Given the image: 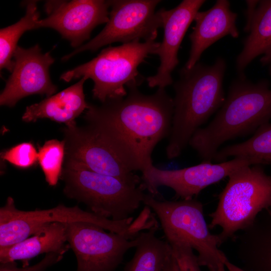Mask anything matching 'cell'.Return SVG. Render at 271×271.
<instances>
[{
    "instance_id": "1",
    "label": "cell",
    "mask_w": 271,
    "mask_h": 271,
    "mask_svg": "<svg viewBox=\"0 0 271 271\" xmlns=\"http://www.w3.org/2000/svg\"><path fill=\"white\" fill-rule=\"evenodd\" d=\"M271 119V88L269 81L256 82L245 74L231 82L225 101L212 120L198 129L189 145L202 162L213 161L220 146L227 141L245 137Z\"/></svg>"
},
{
    "instance_id": "2",
    "label": "cell",
    "mask_w": 271,
    "mask_h": 271,
    "mask_svg": "<svg viewBox=\"0 0 271 271\" xmlns=\"http://www.w3.org/2000/svg\"><path fill=\"white\" fill-rule=\"evenodd\" d=\"M127 88L123 98L100 106L89 104L85 116L105 122L120 133L138 150L144 172L153 165L151 156L156 146L170 134L174 101L165 89L146 95L136 86Z\"/></svg>"
},
{
    "instance_id": "3",
    "label": "cell",
    "mask_w": 271,
    "mask_h": 271,
    "mask_svg": "<svg viewBox=\"0 0 271 271\" xmlns=\"http://www.w3.org/2000/svg\"><path fill=\"white\" fill-rule=\"evenodd\" d=\"M226 66L225 60L219 57L212 65L198 62L190 69L183 67L180 70L179 78L174 84V112L166 147L168 158L180 155L194 133L223 105Z\"/></svg>"
},
{
    "instance_id": "4",
    "label": "cell",
    "mask_w": 271,
    "mask_h": 271,
    "mask_svg": "<svg viewBox=\"0 0 271 271\" xmlns=\"http://www.w3.org/2000/svg\"><path fill=\"white\" fill-rule=\"evenodd\" d=\"M87 120V127L78 128L74 123L65 130L69 159L99 174L140 178L133 172H142L144 165L136 148L109 124L94 118Z\"/></svg>"
},
{
    "instance_id": "5",
    "label": "cell",
    "mask_w": 271,
    "mask_h": 271,
    "mask_svg": "<svg viewBox=\"0 0 271 271\" xmlns=\"http://www.w3.org/2000/svg\"><path fill=\"white\" fill-rule=\"evenodd\" d=\"M143 203L158 216L166 240L182 243L195 250L201 266H205L208 271H217L219 264L223 263L228 271H244L219 249V238L210 232L199 201L194 198L160 201L149 193Z\"/></svg>"
},
{
    "instance_id": "6",
    "label": "cell",
    "mask_w": 271,
    "mask_h": 271,
    "mask_svg": "<svg viewBox=\"0 0 271 271\" xmlns=\"http://www.w3.org/2000/svg\"><path fill=\"white\" fill-rule=\"evenodd\" d=\"M64 178L67 196L84 203L91 212L115 221L130 217L146 194L141 177L125 179L99 174L71 159Z\"/></svg>"
},
{
    "instance_id": "7",
    "label": "cell",
    "mask_w": 271,
    "mask_h": 271,
    "mask_svg": "<svg viewBox=\"0 0 271 271\" xmlns=\"http://www.w3.org/2000/svg\"><path fill=\"white\" fill-rule=\"evenodd\" d=\"M160 43L140 40L108 47L90 61L63 73L60 80L69 82L86 77L94 82L93 97L103 103L125 97L127 88L140 85L143 80L138 67L149 54H154Z\"/></svg>"
},
{
    "instance_id": "8",
    "label": "cell",
    "mask_w": 271,
    "mask_h": 271,
    "mask_svg": "<svg viewBox=\"0 0 271 271\" xmlns=\"http://www.w3.org/2000/svg\"><path fill=\"white\" fill-rule=\"evenodd\" d=\"M260 165L244 167L228 176L210 214L209 228L219 227L221 244L250 225L263 210L271 207V176Z\"/></svg>"
},
{
    "instance_id": "9",
    "label": "cell",
    "mask_w": 271,
    "mask_h": 271,
    "mask_svg": "<svg viewBox=\"0 0 271 271\" xmlns=\"http://www.w3.org/2000/svg\"><path fill=\"white\" fill-rule=\"evenodd\" d=\"M76 222L93 223L108 231L131 237L136 233V226L131 217L115 221L84 211L78 206L68 207L62 204L48 209L23 211L18 209L14 199L9 197L0 209V248L28 238L50 223Z\"/></svg>"
},
{
    "instance_id": "10",
    "label": "cell",
    "mask_w": 271,
    "mask_h": 271,
    "mask_svg": "<svg viewBox=\"0 0 271 271\" xmlns=\"http://www.w3.org/2000/svg\"><path fill=\"white\" fill-rule=\"evenodd\" d=\"M109 21L102 30L88 42L62 58L68 60L85 51H95L115 42L123 44L136 40L155 41L163 28L161 10L155 12L159 0L109 1Z\"/></svg>"
},
{
    "instance_id": "11",
    "label": "cell",
    "mask_w": 271,
    "mask_h": 271,
    "mask_svg": "<svg viewBox=\"0 0 271 271\" xmlns=\"http://www.w3.org/2000/svg\"><path fill=\"white\" fill-rule=\"evenodd\" d=\"M67 241L76 257V271H113L121 263L126 252L136 247L139 235L133 239L106 232L93 223H65Z\"/></svg>"
},
{
    "instance_id": "12",
    "label": "cell",
    "mask_w": 271,
    "mask_h": 271,
    "mask_svg": "<svg viewBox=\"0 0 271 271\" xmlns=\"http://www.w3.org/2000/svg\"><path fill=\"white\" fill-rule=\"evenodd\" d=\"M254 165H258L255 159L244 157L215 164L202 162L195 166L173 170H161L153 165L142 173L141 179L146 190L154 196L158 193V188L163 186L173 189L176 197L190 199L235 171Z\"/></svg>"
},
{
    "instance_id": "13",
    "label": "cell",
    "mask_w": 271,
    "mask_h": 271,
    "mask_svg": "<svg viewBox=\"0 0 271 271\" xmlns=\"http://www.w3.org/2000/svg\"><path fill=\"white\" fill-rule=\"evenodd\" d=\"M109 1H49L45 5L48 16L38 22V28L58 32L73 47L81 46L92 30L109 21Z\"/></svg>"
},
{
    "instance_id": "14",
    "label": "cell",
    "mask_w": 271,
    "mask_h": 271,
    "mask_svg": "<svg viewBox=\"0 0 271 271\" xmlns=\"http://www.w3.org/2000/svg\"><path fill=\"white\" fill-rule=\"evenodd\" d=\"M12 74L0 95V104L13 107L22 98L33 94L50 97L57 87L51 80L49 67L54 62L50 51L42 53L38 44L25 49L18 46L13 55Z\"/></svg>"
},
{
    "instance_id": "15",
    "label": "cell",
    "mask_w": 271,
    "mask_h": 271,
    "mask_svg": "<svg viewBox=\"0 0 271 271\" xmlns=\"http://www.w3.org/2000/svg\"><path fill=\"white\" fill-rule=\"evenodd\" d=\"M205 2L184 0L173 9H161L164 36L154 53L159 56L161 63L156 74L147 78L149 87L165 89L172 84L171 74L179 62L177 56L181 44L189 26Z\"/></svg>"
},
{
    "instance_id": "16",
    "label": "cell",
    "mask_w": 271,
    "mask_h": 271,
    "mask_svg": "<svg viewBox=\"0 0 271 271\" xmlns=\"http://www.w3.org/2000/svg\"><path fill=\"white\" fill-rule=\"evenodd\" d=\"M227 0H217L209 10L198 12L194 18L195 25L189 35L191 49L188 61L184 66L193 68L203 52L215 42L229 35L233 38L239 36L236 25L237 14L230 8Z\"/></svg>"
},
{
    "instance_id": "17",
    "label": "cell",
    "mask_w": 271,
    "mask_h": 271,
    "mask_svg": "<svg viewBox=\"0 0 271 271\" xmlns=\"http://www.w3.org/2000/svg\"><path fill=\"white\" fill-rule=\"evenodd\" d=\"M233 237L236 257L244 271H271V207Z\"/></svg>"
},
{
    "instance_id": "18",
    "label": "cell",
    "mask_w": 271,
    "mask_h": 271,
    "mask_svg": "<svg viewBox=\"0 0 271 271\" xmlns=\"http://www.w3.org/2000/svg\"><path fill=\"white\" fill-rule=\"evenodd\" d=\"M87 79L83 77L77 83L58 93L27 106L23 120L35 122L39 119L48 118L67 126L75 123V119L89 106L83 92V84Z\"/></svg>"
},
{
    "instance_id": "19",
    "label": "cell",
    "mask_w": 271,
    "mask_h": 271,
    "mask_svg": "<svg viewBox=\"0 0 271 271\" xmlns=\"http://www.w3.org/2000/svg\"><path fill=\"white\" fill-rule=\"evenodd\" d=\"M66 241L65 223H50L28 238L0 248V262L21 260L27 264L30 259L43 253L66 252L70 248Z\"/></svg>"
},
{
    "instance_id": "20",
    "label": "cell",
    "mask_w": 271,
    "mask_h": 271,
    "mask_svg": "<svg viewBox=\"0 0 271 271\" xmlns=\"http://www.w3.org/2000/svg\"><path fill=\"white\" fill-rule=\"evenodd\" d=\"M248 35L236 60L238 75L257 57L271 51V0L259 1L251 19Z\"/></svg>"
},
{
    "instance_id": "21",
    "label": "cell",
    "mask_w": 271,
    "mask_h": 271,
    "mask_svg": "<svg viewBox=\"0 0 271 271\" xmlns=\"http://www.w3.org/2000/svg\"><path fill=\"white\" fill-rule=\"evenodd\" d=\"M158 228L157 223L139 234L135 252L124 271H164L172 251L166 240L156 236Z\"/></svg>"
},
{
    "instance_id": "22",
    "label": "cell",
    "mask_w": 271,
    "mask_h": 271,
    "mask_svg": "<svg viewBox=\"0 0 271 271\" xmlns=\"http://www.w3.org/2000/svg\"><path fill=\"white\" fill-rule=\"evenodd\" d=\"M249 157L260 165H271V123L260 126L247 140L219 149L213 161L221 163L230 157Z\"/></svg>"
},
{
    "instance_id": "23",
    "label": "cell",
    "mask_w": 271,
    "mask_h": 271,
    "mask_svg": "<svg viewBox=\"0 0 271 271\" xmlns=\"http://www.w3.org/2000/svg\"><path fill=\"white\" fill-rule=\"evenodd\" d=\"M25 6L26 12L24 17L16 23L0 30V68L11 73L15 65L12 58L19 39L25 32L38 29V22L40 20L37 1H26Z\"/></svg>"
},
{
    "instance_id": "24",
    "label": "cell",
    "mask_w": 271,
    "mask_h": 271,
    "mask_svg": "<svg viewBox=\"0 0 271 271\" xmlns=\"http://www.w3.org/2000/svg\"><path fill=\"white\" fill-rule=\"evenodd\" d=\"M65 144L64 141L51 140L39 148L38 161L46 181L51 186L57 184L62 174Z\"/></svg>"
},
{
    "instance_id": "25",
    "label": "cell",
    "mask_w": 271,
    "mask_h": 271,
    "mask_svg": "<svg viewBox=\"0 0 271 271\" xmlns=\"http://www.w3.org/2000/svg\"><path fill=\"white\" fill-rule=\"evenodd\" d=\"M1 158L16 167L28 168L38 160V153L32 144L23 143L3 152Z\"/></svg>"
},
{
    "instance_id": "26",
    "label": "cell",
    "mask_w": 271,
    "mask_h": 271,
    "mask_svg": "<svg viewBox=\"0 0 271 271\" xmlns=\"http://www.w3.org/2000/svg\"><path fill=\"white\" fill-rule=\"evenodd\" d=\"M177 262L179 271H202L194 250L180 242L169 243Z\"/></svg>"
},
{
    "instance_id": "27",
    "label": "cell",
    "mask_w": 271,
    "mask_h": 271,
    "mask_svg": "<svg viewBox=\"0 0 271 271\" xmlns=\"http://www.w3.org/2000/svg\"><path fill=\"white\" fill-rule=\"evenodd\" d=\"M65 252H50L36 264L18 267L16 261L1 263L0 271H46L49 267L60 261Z\"/></svg>"
},
{
    "instance_id": "28",
    "label": "cell",
    "mask_w": 271,
    "mask_h": 271,
    "mask_svg": "<svg viewBox=\"0 0 271 271\" xmlns=\"http://www.w3.org/2000/svg\"><path fill=\"white\" fill-rule=\"evenodd\" d=\"M259 1H246L247 9L246 10V23L244 31L248 32L251 19Z\"/></svg>"
},
{
    "instance_id": "29",
    "label": "cell",
    "mask_w": 271,
    "mask_h": 271,
    "mask_svg": "<svg viewBox=\"0 0 271 271\" xmlns=\"http://www.w3.org/2000/svg\"><path fill=\"white\" fill-rule=\"evenodd\" d=\"M164 271H179L177 262L173 253L169 259Z\"/></svg>"
},
{
    "instance_id": "30",
    "label": "cell",
    "mask_w": 271,
    "mask_h": 271,
    "mask_svg": "<svg viewBox=\"0 0 271 271\" xmlns=\"http://www.w3.org/2000/svg\"><path fill=\"white\" fill-rule=\"evenodd\" d=\"M260 62L262 66L267 67L269 75L271 76V51L261 57Z\"/></svg>"
},
{
    "instance_id": "31",
    "label": "cell",
    "mask_w": 271,
    "mask_h": 271,
    "mask_svg": "<svg viewBox=\"0 0 271 271\" xmlns=\"http://www.w3.org/2000/svg\"><path fill=\"white\" fill-rule=\"evenodd\" d=\"M225 266L223 263H220L218 265L217 271H226Z\"/></svg>"
}]
</instances>
